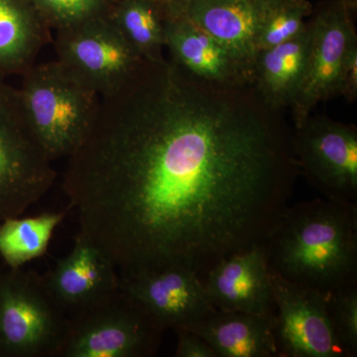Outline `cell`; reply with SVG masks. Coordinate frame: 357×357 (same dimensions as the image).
<instances>
[{"label": "cell", "mask_w": 357, "mask_h": 357, "mask_svg": "<svg viewBox=\"0 0 357 357\" xmlns=\"http://www.w3.org/2000/svg\"><path fill=\"white\" fill-rule=\"evenodd\" d=\"M68 328L43 276L21 268L0 272V357H59Z\"/></svg>", "instance_id": "5"}, {"label": "cell", "mask_w": 357, "mask_h": 357, "mask_svg": "<svg viewBox=\"0 0 357 357\" xmlns=\"http://www.w3.org/2000/svg\"><path fill=\"white\" fill-rule=\"evenodd\" d=\"M119 277L121 290L137 301L163 330L194 331L215 309L202 277L187 268L169 267Z\"/></svg>", "instance_id": "11"}, {"label": "cell", "mask_w": 357, "mask_h": 357, "mask_svg": "<svg viewBox=\"0 0 357 357\" xmlns=\"http://www.w3.org/2000/svg\"><path fill=\"white\" fill-rule=\"evenodd\" d=\"M274 314L213 309L194 331L204 338L217 357L278 356Z\"/></svg>", "instance_id": "16"}, {"label": "cell", "mask_w": 357, "mask_h": 357, "mask_svg": "<svg viewBox=\"0 0 357 357\" xmlns=\"http://www.w3.org/2000/svg\"><path fill=\"white\" fill-rule=\"evenodd\" d=\"M352 8L344 0H332L309 18L311 46L306 74L295 102V128L312 114L318 103L338 95L340 70L349 49L357 43Z\"/></svg>", "instance_id": "9"}, {"label": "cell", "mask_w": 357, "mask_h": 357, "mask_svg": "<svg viewBox=\"0 0 357 357\" xmlns=\"http://www.w3.org/2000/svg\"><path fill=\"white\" fill-rule=\"evenodd\" d=\"M20 93L26 116L52 161L68 158L88 135L100 96L57 60L23 73Z\"/></svg>", "instance_id": "3"}, {"label": "cell", "mask_w": 357, "mask_h": 357, "mask_svg": "<svg viewBox=\"0 0 357 357\" xmlns=\"http://www.w3.org/2000/svg\"><path fill=\"white\" fill-rule=\"evenodd\" d=\"M265 0H185L165 7L203 28L255 70L256 34Z\"/></svg>", "instance_id": "15"}, {"label": "cell", "mask_w": 357, "mask_h": 357, "mask_svg": "<svg viewBox=\"0 0 357 357\" xmlns=\"http://www.w3.org/2000/svg\"><path fill=\"white\" fill-rule=\"evenodd\" d=\"M312 11L310 0H265L256 34L257 53L299 34Z\"/></svg>", "instance_id": "21"}, {"label": "cell", "mask_w": 357, "mask_h": 357, "mask_svg": "<svg viewBox=\"0 0 357 357\" xmlns=\"http://www.w3.org/2000/svg\"><path fill=\"white\" fill-rule=\"evenodd\" d=\"M270 272L277 356L351 357L333 331L325 295Z\"/></svg>", "instance_id": "10"}, {"label": "cell", "mask_w": 357, "mask_h": 357, "mask_svg": "<svg viewBox=\"0 0 357 357\" xmlns=\"http://www.w3.org/2000/svg\"><path fill=\"white\" fill-rule=\"evenodd\" d=\"M311 46V28L292 39L258 52L255 63V86L263 102L271 109L292 107L299 93Z\"/></svg>", "instance_id": "17"}, {"label": "cell", "mask_w": 357, "mask_h": 357, "mask_svg": "<svg viewBox=\"0 0 357 357\" xmlns=\"http://www.w3.org/2000/svg\"><path fill=\"white\" fill-rule=\"evenodd\" d=\"M326 304L333 331L351 357L357 356V283L326 294Z\"/></svg>", "instance_id": "23"}, {"label": "cell", "mask_w": 357, "mask_h": 357, "mask_svg": "<svg viewBox=\"0 0 357 357\" xmlns=\"http://www.w3.org/2000/svg\"><path fill=\"white\" fill-rule=\"evenodd\" d=\"M338 95L344 96L349 102L357 98V43L349 49L340 70Z\"/></svg>", "instance_id": "25"}, {"label": "cell", "mask_w": 357, "mask_h": 357, "mask_svg": "<svg viewBox=\"0 0 357 357\" xmlns=\"http://www.w3.org/2000/svg\"><path fill=\"white\" fill-rule=\"evenodd\" d=\"M50 30L30 0H0V70L22 75L50 41Z\"/></svg>", "instance_id": "18"}, {"label": "cell", "mask_w": 357, "mask_h": 357, "mask_svg": "<svg viewBox=\"0 0 357 357\" xmlns=\"http://www.w3.org/2000/svg\"><path fill=\"white\" fill-rule=\"evenodd\" d=\"M57 174L26 116L20 89L0 70V222L43 198Z\"/></svg>", "instance_id": "4"}, {"label": "cell", "mask_w": 357, "mask_h": 357, "mask_svg": "<svg viewBox=\"0 0 357 357\" xmlns=\"http://www.w3.org/2000/svg\"><path fill=\"white\" fill-rule=\"evenodd\" d=\"M55 33L56 60L100 96L126 83L145 60L109 14Z\"/></svg>", "instance_id": "7"}, {"label": "cell", "mask_w": 357, "mask_h": 357, "mask_svg": "<svg viewBox=\"0 0 357 357\" xmlns=\"http://www.w3.org/2000/svg\"><path fill=\"white\" fill-rule=\"evenodd\" d=\"M280 112L255 84H213L170 58L143 61L100 96L67 158L62 188L79 234L119 275L182 267L203 278L264 243L300 175Z\"/></svg>", "instance_id": "1"}, {"label": "cell", "mask_w": 357, "mask_h": 357, "mask_svg": "<svg viewBox=\"0 0 357 357\" xmlns=\"http://www.w3.org/2000/svg\"><path fill=\"white\" fill-rule=\"evenodd\" d=\"M177 357H217L210 344L191 331H178Z\"/></svg>", "instance_id": "24"}, {"label": "cell", "mask_w": 357, "mask_h": 357, "mask_svg": "<svg viewBox=\"0 0 357 357\" xmlns=\"http://www.w3.org/2000/svg\"><path fill=\"white\" fill-rule=\"evenodd\" d=\"M270 269L326 295L357 283V203L317 198L288 206L264 241Z\"/></svg>", "instance_id": "2"}, {"label": "cell", "mask_w": 357, "mask_h": 357, "mask_svg": "<svg viewBox=\"0 0 357 357\" xmlns=\"http://www.w3.org/2000/svg\"><path fill=\"white\" fill-rule=\"evenodd\" d=\"M344 1L347 2V3L349 4V6H351L352 9H354V6H356V0H344Z\"/></svg>", "instance_id": "27"}, {"label": "cell", "mask_w": 357, "mask_h": 357, "mask_svg": "<svg viewBox=\"0 0 357 357\" xmlns=\"http://www.w3.org/2000/svg\"><path fill=\"white\" fill-rule=\"evenodd\" d=\"M43 279L68 318L121 289V277L114 263L79 234L69 255L59 259Z\"/></svg>", "instance_id": "12"}, {"label": "cell", "mask_w": 357, "mask_h": 357, "mask_svg": "<svg viewBox=\"0 0 357 357\" xmlns=\"http://www.w3.org/2000/svg\"><path fill=\"white\" fill-rule=\"evenodd\" d=\"M154 3L158 4V6L165 7L174 6V4L181 3V2H184L185 0H151Z\"/></svg>", "instance_id": "26"}, {"label": "cell", "mask_w": 357, "mask_h": 357, "mask_svg": "<svg viewBox=\"0 0 357 357\" xmlns=\"http://www.w3.org/2000/svg\"><path fill=\"white\" fill-rule=\"evenodd\" d=\"M109 14L119 31L145 60L165 58L163 7L151 0H114Z\"/></svg>", "instance_id": "19"}, {"label": "cell", "mask_w": 357, "mask_h": 357, "mask_svg": "<svg viewBox=\"0 0 357 357\" xmlns=\"http://www.w3.org/2000/svg\"><path fill=\"white\" fill-rule=\"evenodd\" d=\"M164 39L169 58L192 76L225 86L255 84L252 68L180 14L165 11Z\"/></svg>", "instance_id": "14"}, {"label": "cell", "mask_w": 357, "mask_h": 357, "mask_svg": "<svg viewBox=\"0 0 357 357\" xmlns=\"http://www.w3.org/2000/svg\"><path fill=\"white\" fill-rule=\"evenodd\" d=\"M202 279L208 299L215 309L276 314L271 272L263 243L223 258Z\"/></svg>", "instance_id": "13"}, {"label": "cell", "mask_w": 357, "mask_h": 357, "mask_svg": "<svg viewBox=\"0 0 357 357\" xmlns=\"http://www.w3.org/2000/svg\"><path fill=\"white\" fill-rule=\"evenodd\" d=\"M65 213L11 218L0 225V255L9 268H21L46 253Z\"/></svg>", "instance_id": "20"}, {"label": "cell", "mask_w": 357, "mask_h": 357, "mask_svg": "<svg viewBox=\"0 0 357 357\" xmlns=\"http://www.w3.org/2000/svg\"><path fill=\"white\" fill-rule=\"evenodd\" d=\"M50 29L55 31L107 15L114 0H30Z\"/></svg>", "instance_id": "22"}, {"label": "cell", "mask_w": 357, "mask_h": 357, "mask_svg": "<svg viewBox=\"0 0 357 357\" xmlns=\"http://www.w3.org/2000/svg\"><path fill=\"white\" fill-rule=\"evenodd\" d=\"M163 328L137 301L119 289L69 318L59 357H151Z\"/></svg>", "instance_id": "6"}, {"label": "cell", "mask_w": 357, "mask_h": 357, "mask_svg": "<svg viewBox=\"0 0 357 357\" xmlns=\"http://www.w3.org/2000/svg\"><path fill=\"white\" fill-rule=\"evenodd\" d=\"M300 175L324 198L357 203V129L326 115H310L293 131Z\"/></svg>", "instance_id": "8"}]
</instances>
